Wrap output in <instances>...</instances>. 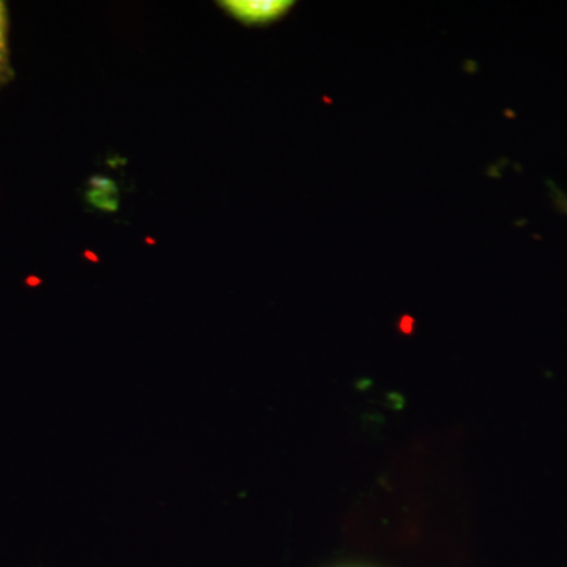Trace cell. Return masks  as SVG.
I'll list each match as a JSON object with an SVG mask.
<instances>
[{
  "mask_svg": "<svg viewBox=\"0 0 567 567\" xmlns=\"http://www.w3.org/2000/svg\"><path fill=\"white\" fill-rule=\"evenodd\" d=\"M89 183H91L93 189H100V192L114 194V196H118L117 185H115L114 182L110 181V178L100 177V175H95V177H92L91 181H89Z\"/></svg>",
  "mask_w": 567,
  "mask_h": 567,
  "instance_id": "obj_4",
  "label": "cell"
},
{
  "mask_svg": "<svg viewBox=\"0 0 567 567\" xmlns=\"http://www.w3.org/2000/svg\"><path fill=\"white\" fill-rule=\"evenodd\" d=\"M87 200L89 204L93 205V207L100 208V210H118V196H114V194H107L100 192V189L92 188L91 192L87 193Z\"/></svg>",
  "mask_w": 567,
  "mask_h": 567,
  "instance_id": "obj_3",
  "label": "cell"
},
{
  "mask_svg": "<svg viewBox=\"0 0 567 567\" xmlns=\"http://www.w3.org/2000/svg\"><path fill=\"white\" fill-rule=\"evenodd\" d=\"M7 29H9V18H7L6 3L0 2V87L13 76L10 66L9 44H7Z\"/></svg>",
  "mask_w": 567,
  "mask_h": 567,
  "instance_id": "obj_2",
  "label": "cell"
},
{
  "mask_svg": "<svg viewBox=\"0 0 567 567\" xmlns=\"http://www.w3.org/2000/svg\"><path fill=\"white\" fill-rule=\"evenodd\" d=\"M219 6L246 24H264V22L281 18L293 6V2H287V0H227V2H219Z\"/></svg>",
  "mask_w": 567,
  "mask_h": 567,
  "instance_id": "obj_1",
  "label": "cell"
}]
</instances>
